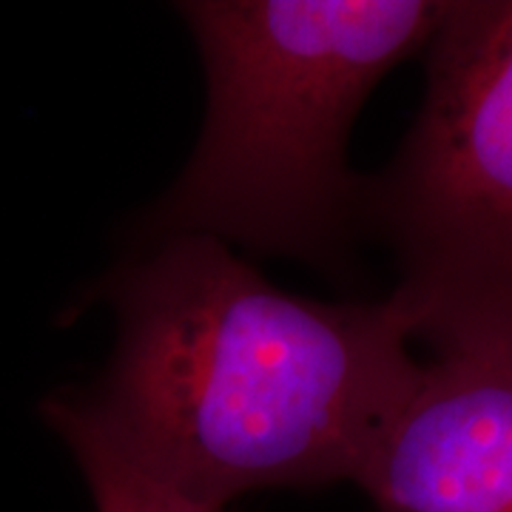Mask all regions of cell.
<instances>
[{
	"mask_svg": "<svg viewBox=\"0 0 512 512\" xmlns=\"http://www.w3.org/2000/svg\"><path fill=\"white\" fill-rule=\"evenodd\" d=\"M117 342L72 390L140 470L200 504L356 481L419 379L390 302L276 288L208 237H165L106 288Z\"/></svg>",
	"mask_w": 512,
	"mask_h": 512,
	"instance_id": "obj_1",
	"label": "cell"
},
{
	"mask_svg": "<svg viewBox=\"0 0 512 512\" xmlns=\"http://www.w3.org/2000/svg\"><path fill=\"white\" fill-rule=\"evenodd\" d=\"M205 69L191 160L151 211L165 237L328 262L362 222L348 137L370 92L424 55L441 0L177 3Z\"/></svg>",
	"mask_w": 512,
	"mask_h": 512,
	"instance_id": "obj_2",
	"label": "cell"
},
{
	"mask_svg": "<svg viewBox=\"0 0 512 512\" xmlns=\"http://www.w3.org/2000/svg\"><path fill=\"white\" fill-rule=\"evenodd\" d=\"M43 419L55 427L77 458L97 512H225L177 493L140 470L106 439L69 390H60L43 402Z\"/></svg>",
	"mask_w": 512,
	"mask_h": 512,
	"instance_id": "obj_5",
	"label": "cell"
},
{
	"mask_svg": "<svg viewBox=\"0 0 512 512\" xmlns=\"http://www.w3.org/2000/svg\"><path fill=\"white\" fill-rule=\"evenodd\" d=\"M413 126L362 222L390 242L402 311L430 356L512 362V0L447 3Z\"/></svg>",
	"mask_w": 512,
	"mask_h": 512,
	"instance_id": "obj_3",
	"label": "cell"
},
{
	"mask_svg": "<svg viewBox=\"0 0 512 512\" xmlns=\"http://www.w3.org/2000/svg\"><path fill=\"white\" fill-rule=\"evenodd\" d=\"M356 484L379 512H512V362L424 359Z\"/></svg>",
	"mask_w": 512,
	"mask_h": 512,
	"instance_id": "obj_4",
	"label": "cell"
}]
</instances>
